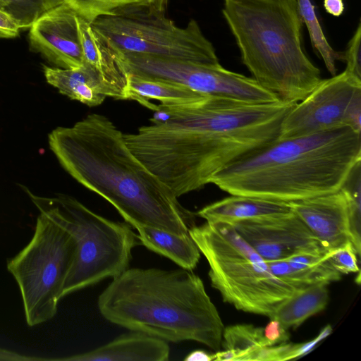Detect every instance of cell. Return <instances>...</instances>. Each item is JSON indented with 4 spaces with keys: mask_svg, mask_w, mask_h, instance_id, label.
<instances>
[{
    "mask_svg": "<svg viewBox=\"0 0 361 361\" xmlns=\"http://www.w3.org/2000/svg\"><path fill=\"white\" fill-rule=\"evenodd\" d=\"M170 348L166 341L138 332L122 335L97 348L54 360L66 361H166Z\"/></svg>",
    "mask_w": 361,
    "mask_h": 361,
    "instance_id": "obj_15",
    "label": "cell"
},
{
    "mask_svg": "<svg viewBox=\"0 0 361 361\" xmlns=\"http://www.w3.org/2000/svg\"><path fill=\"white\" fill-rule=\"evenodd\" d=\"M76 251L73 235L39 212L31 240L7 261V269L18 285L30 326L46 322L56 314Z\"/></svg>",
    "mask_w": 361,
    "mask_h": 361,
    "instance_id": "obj_9",
    "label": "cell"
},
{
    "mask_svg": "<svg viewBox=\"0 0 361 361\" xmlns=\"http://www.w3.org/2000/svg\"><path fill=\"white\" fill-rule=\"evenodd\" d=\"M270 321L263 328V336L267 346L286 343L289 339L286 329L277 319L269 318Z\"/></svg>",
    "mask_w": 361,
    "mask_h": 361,
    "instance_id": "obj_30",
    "label": "cell"
},
{
    "mask_svg": "<svg viewBox=\"0 0 361 361\" xmlns=\"http://www.w3.org/2000/svg\"><path fill=\"white\" fill-rule=\"evenodd\" d=\"M350 127L361 133V79L344 70L321 80L284 118L278 139Z\"/></svg>",
    "mask_w": 361,
    "mask_h": 361,
    "instance_id": "obj_11",
    "label": "cell"
},
{
    "mask_svg": "<svg viewBox=\"0 0 361 361\" xmlns=\"http://www.w3.org/2000/svg\"><path fill=\"white\" fill-rule=\"evenodd\" d=\"M47 82L71 99L89 106L101 104L107 97L115 98L103 76L90 66L76 68L43 66Z\"/></svg>",
    "mask_w": 361,
    "mask_h": 361,
    "instance_id": "obj_16",
    "label": "cell"
},
{
    "mask_svg": "<svg viewBox=\"0 0 361 361\" xmlns=\"http://www.w3.org/2000/svg\"><path fill=\"white\" fill-rule=\"evenodd\" d=\"M288 203L290 210L325 250L330 251L348 241L353 244L349 206L340 190Z\"/></svg>",
    "mask_w": 361,
    "mask_h": 361,
    "instance_id": "obj_14",
    "label": "cell"
},
{
    "mask_svg": "<svg viewBox=\"0 0 361 361\" xmlns=\"http://www.w3.org/2000/svg\"><path fill=\"white\" fill-rule=\"evenodd\" d=\"M78 15L66 4L46 12L30 27V47L61 68H76L83 56Z\"/></svg>",
    "mask_w": 361,
    "mask_h": 361,
    "instance_id": "obj_13",
    "label": "cell"
},
{
    "mask_svg": "<svg viewBox=\"0 0 361 361\" xmlns=\"http://www.w3.org/2000/svg\"><path fill=\"white\" fill-rule=\"evenodd\" d=\"M144 0H63L76 14L92 23L97 18L111 13L115 9Z\"/></svg>",
    "mask_w": 361,
    "mask_h": 361,
    "instance_id": "obj_27",
    "label": "cell"
},
{
    "mask_svg": "<svg viewBox=\"0 0 361 361\" xmlns=\"http://www.w3.org/2000/svg\"><path fill=\"white\" fill-rule=\"evenodd\" d=\"M209 97L182 85L129 74L128 99L136 101L154 111L157 105L151 100H157L162 105L186 106Z\"/></svg>",
    "mask_w": 361,
    "mask_h": 361,
    "instance_id": "obj_20",
    "label": "cell"
},
{
    "mask_svg": "<svg viewBox=\"0 0 361 361\" xmlns=\"http://www.w3.org/2000/svg\"><path fill=\"white\" fill-rule=\"evenodd\" d=\"M20 30L16 21L0 9V39L16 37L19 34Z\"/></svg>",
    "mask_w": 361,
    "mask_h": 361,
    "instance_id": "obj_31",
    "label": "cell"
},
{
    "mask_svg": "<svg viewBox=\"0 0 361 361\" xmlns=\"http://www.w3.org/2000/svg\"><path fill=\"white\" fill-rule=\"evenodd\" d=\"M149 1H154V0H149ZM165 1H168V0H165Z\"/></svg>",
    "mask_w": 361,
    "mask_h": 361,
    "instance_id": "obj_35",
    "label": "cell"
},
{
    "mask_svg": "<svg viewBox=\"0 0 361 361\" xmlns=\"http://www.w3.org/2000/svg\"><path fill=\"white\" fill-rule=\"evenodd\" d=\"M63 4V0H0V9L9 15L21 30L30 28L44 13Z\"/></svg>",
    "mask_w": 361,
    "mask_h": 361,
    "instance_id": "obj_25",
    "label": "cell"
},
{
    "mask_svg": "<svg viewBox=\"0 0 361 361\" xmlns=\"http://www.w3.org/2000/svg\"><path fill=\"white\" fill-rule=\"evenodd\" d=\"M231 225L265 261L283 260L302 252L326 251L292 211Z\"/></svg>",
    "mask_w": 361,
    "mask_h": 361,
    "instance_id": "obj_12",
    "label": "cell"
},
{
    "mask_svg": "<svg viewBox=\"0 0 361 361\" xmlns=\"http://www.w3.org/2000/svg\"><path fill=\"white\" fill-rule=\"evenodd\" d=\"M109 322L166 341L220 350L224 326L202 279L183 268H128L98 298Z\"/></svg>",
    "mask_w": 361,
    "mask_h": 361,
    "instance_id": "obj_4",
    "label": "cell"
},
{
    "mask_svg": "<svg viewBox=\"0 0 361 361\" xmlns=\"http://www.w3.org/2000/svg\"><path fill=\"white\" fill-rule=\"evenodd\" d=\"M0 360L6 361H31L48 360L46 358L27 356L16 351L0 347Z\"/></svg>",
    "mask_w": 361,
    "mask_h": 361,
    "instance_id": "obj_32",
    "label": "cell"
},
{
    "mask_svg": "<svg viewBox=\"0 0 361 361\" xmlns=\"http://www.w3.org/2000/svg\"><path fill=\"white\" fill-rule=\"evenodd\" d=\"M290 211L288 202L231 195L202 208L197 212V215L206 221H221L233 224L239 221Z\"/></svg>",
    "mask_w": 361,
    "mask_h": 361,
    "instance_id": "obj_18",
    "label": "cell"
},
{
    "mask_svg": "<svg viewBox=\"0 0 361 361\" xmlns=\"http://www.w3.org/2000/svg\"><path fill=\"white\" fill-rule=\"evenodd\" d=\"M340 190L345 196L350 209L353 245L360 254L361 160L358 161L346 177Z\"/></svg>",
    "mask_w": 361,
    "mask_h": 361,
    "instance_id": "obj_26",
    "label": "cell"
},
{
    "mask_svg": "<svg viewBox=\"0 0 361 361\" xmlns=\"http://www.w3.org/2000/svg\"><path fill=\"white\" fill-rule=\"evenodd\" d=\"M326 286L314 284L297 290L276 306L269 318L277 319L286 329L298 327L326 307L329 298Z\"/></svg>",
    "mask_w": 361,
    "mask_h": 361,
    "instance_id": "obj_22",
    "label": "cell"
},
{
    "mask_svg": "<svg viewBox=\"0 0 361 361\" xmlns=\"http://www.w3.org/2000/svg\"><path fill=\"white\" fill-rule=\"evenodd\" d=\"M221 345L224 350L216 351L214 360L255 361L259 350L267 347L263 328L247 324L224 328Z\"/></svg>",
    "mask_w": 361,
    "mask_h": 361,
    "instance_id": "obj_23",
    "label": "cell"
},
{
    "mask_svg": "<svg viewBox=\"0 0 361 361\" xmlns=\"http://www.w3.org/2000/svg\"><path fill=\"white\" fill-rule=\"evenodd\" d=\"M329 251L307 252L286 259L266 261L271 273L281 281L301 289L314 284L327 285L341 279L329 259Z\"/></svg>",
    "mask_w": 361,
    "mask_h": 361,
    "instance_id": "obj_17",
    "label": "cell"
},
{
    "mask_svg": "<svg viewBox=\"0 0 361 361\" xmlns=\"http://www.w3.org/2000/svg\"><path fill=\"white\" fill-rule=\"evenodd\" d=\"M25 189L39 212L66 229L76 243L75 260L62 298L106 278L113 279L128 268L132 250L140 245L130 224L100 216L70 195L42 197Z\"/></svg>",
    "mask_w": 361,
    "mask_h": 361,
    "instance_id": "obj_7",
    "label": "cell"
},
{
    "mask_svg": "<svg viewBox=\"0 0 361 361\" xmlns=\"http://www.w3.org/2000/svg\"><path fill=\"white\" fill-rule=\"evenodd\" d=\"M189 234L209 264L212 286L236 309L269 317L298 290L274 276L233 225L206 221L192 226Z\"/></svg>",
    "mask_w": 361,
    "mask_h": 361,
    "instance_id": "obj_6",
    "label": "cell"
},
{
    "mask_svg": "<svg viewBox=\"0 0 361 361\" xmlns=\"http://www.w3.org/2000/svg\"><path fill=\"white\" fill-rule=\"evenodd\" d=\"M360 41L361 27L359 23L343 55L344 61L346 63L345 71L360 79H361Z\"/></svg>",
    "mask_w": 361,
    "mask_h": 361,
    "instance_id": "obj_29",
    "label": "cell"
},
{
    "mask_svg": "<svg viewBox=\"0 0 361 361\" xmlns=\"http://www.w3.org/2000/svg\"><path fill=\"white\" fill-rule=\"evenodd\" d=\"M167 1L144 0L103 15L91 26L114 56L142 55L158 58L219 63L215 49L192 19L180 27L166 16Z\"/></svg>",
    "mask_w": 361,
    "mask_h": 361,
    "instance_id": "obj_8",
    "label": "cell"
},
{
    "mask_svg": "<svg viewBox=\"0 0 361 361\" xmlns=\"http://www.w3.org/2000/svg\"><path fill=\"white\" fill-rule=\"evenodd\" d=\"M115 57L128 74L182 85L207 96L258 104L281 100L252 78L228 71L219 62L206 63L131 54Z\"/></svg>",
    "mask_w": 361,
    "mask_h": 361,
    "instance_id": "obj_10",
    "label": "cell"
},
{
    "mask_svg": "<svg viewBox=\"0 0 361 361\" xmlns=\"http://www.w3.org/2000/svg\"><path fill=\"white\" fill-rule=\"evenodd\" d=\"M297 3L302 23H305L307 27L313 47L322 58L329 73L333 76L336 75V61H344L343 53L335 51L328 42L311 1L297 0Z\"/></svg>",
    "mask_w": 361,
    "mask_h": 361,
    "instance_id": "obj_24",
    "label": "cell"
},
{
    "mask_svg": "<svg viewBox=\"0 0 361 361\" xmlns=\"http://www.w3.org/2000/svg\"><path fill=\"white\" fill-rule=\"evenodd\" d=\"M361 160V133L341 127L277 139L212 178L224 192L286 202L338 191Z\"/></svg>",
    "mask_w": 361,
    "mask_h": 361,
    "instance_id": "obj_3",
    "label": "cell"
},
{
    "mask_svg": "<svg viewBox=\"0 0 361 361\" xmlns=\"http://www.w3.org/2000/svg\"><path fill=\"white\" fill-rule=\"evenodd\" d=\"M297 103L258 104L209 97L186 106L157 105L163 122L123 134L135 157L177 197L210 183L218 172L279 138Z\"/></svg>",
    "mask_w": 361,
    "mask_h": 361,
    "instance_id": "obj_1",
    "label": "cell"
},
{
    "mask_svg": "<svg viewBox=\"0 0 361 361\" xmlns=\"http://www.w3.org/2000/svg\"><path fill=\"white\" fill-rule=\"evenodd\" d=\"M329 259L335 269L342 274L359 272L357 252L351 241L329 251Z\"/></svg>",
    "mask_w": 361,
    "mask_h": 361,
    "instance_id": "obj_28",
    "label": "cell"
},
{
    "mask_svg": "<svg viewBox=\"0 0 361 361\" xmlns=\"http://www.w3.org/2000/svg\"><path fill=\"white\" fill-rule=\"evenodd\" d=\"M324 7L329 14L338 17L344 11L343 0H324Z\"/></svg>",
    "mask_w": 361,
    "mask_h": 361,
    "instance_id": "obj_33",
    "label": "cell"
},
{
    "mask_svg": "<svg viewBox=\"0 0 361 361\" xmlns=\"http://www.w3.org/2000/svg\"><path fill=\"white\" fill-rule=\"evenodd\" d=\"M222 13L252 78L279 99L298 103L321 81L302 47L297 0H224Z\"/></svg>",
    "mask_w": 361,
    "mask_h": 361,
    "instance_id": "obj_5",
    "label": "cell"
},
{
    "mask_svg": "<svg viewBox=\"0 0 361 361\" xmlns=\"http://www.w3.org/2000/svg\"><path fill=\"white\" fill-rule=\"evenodd\" d=\"M184 360L186 361H212L214 360V354L197 350L188 354Z\"/></svg>",
    "mask_w": 361,
    "mask_h": 361,
    "instance_id": "obj_34",
    "label": "cell"
},
{
    "mask_svg": "<svg viewBox=\"0 0 361 361\" xmlns=\"http://www.w3.org/2000/svg\"><path fill=\"white\" fill-rule=\"evenodd\" d=\"M140 244L163 255L188 270L195 269L200 258V251L190 235H178L150 227H137Z\"/></svg>",
    "mask_w": 361,
    "mask_h": 361,
    "instance_id": "obj_21",
    "label": "cell"
},
{
    "mask_svg": "<svg viewBox=\"0 0 361 361\" xmlns=\"http://www.w3.org/2000/svg\"><path fill=\"white\" fill-rule=\"evenodd\" d=\"M123 134L107 117L91 114L71 127L54 129L48 140L61 166L132 227L188 234L194 214L135 157Z\"/></svg>",
    "mask_w": 361,
    "mask_h": 361,
    "instance_id": "obj_2",
    "label": "cell"
},
{
    "mask_svg": "<svg viewBox=\"0 0 361 361\" xmlns=\"http://www.w3.org/2000/svg\"><path fill=\"white\" fill-rule=\"evenodd\" d=\"M83 62L98 71L113 90L115 99H128L129 74L99 40L91 23L78 16Z\"/></svg>",
    "mask_w": 361,
    "mask_h": 361,
    "instance_id": "obj_19",
    "label": "cell"
}]
</instances>
